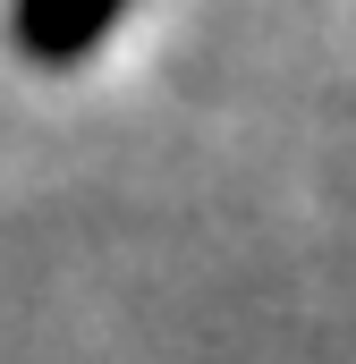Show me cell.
<instances>
[{
  "mask_svg": "<svg viewBox=\"0 0 356 364\" xmlns=\"http://www.w3.org/2000/svg\"><path fill=\"white\" fill-rule=\"evenodd\" d=\"M127 17V0H17L9 9V34L34 68H77L110 43V26Z\"/></svg>",
  "mask_w": 356,
  "mask_h": 364,
  "instance_id": "obj_1",
  "label": "cell"
}]
</instances>
